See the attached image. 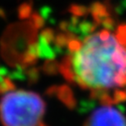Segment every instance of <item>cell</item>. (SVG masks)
I'll list each match as a JSON object with an SVG mask.
<instances>
[{"instance_id":"16","label":"cell","mask_w":126,"mask_h":126,"mask_svg":"<svg viewBox=\"0 0 126 126\" xmlns=\"http://www.w3.org/2000/svg\"><path fill=\"white\" fill-rule=\"evenodd\" d=\"M28 78L31 83H35L39 79V70L37 68H32L28 71Z\"/></svg>"},{"instance_id":"13","label":"cell","mask_w":126,"mask_h":126,"mask_svg":"<svg viewBox=\"0 0 126 126\" xmlns=\"http://www.w3.org/2000/svg\"><path fill=\"white\" fill-rule=\"evenodd\" d=\"M68 52L70 53V54H76V53H79L80 50H81V48H82V44H81V42L79 41V40H78L77 38L76 39H73V40H71L70 42H69V44H68Z\"/></svg>"},{"instance_id":"18","label":"cell","mask_w":126,"mask_h":126,"mask_svg":"<svg viewBox=\"0 0 126 126\" xmlns=\"http://www.w3.org/2000/svg\"><path fill=\"white\" fill-rule=\"evenodd\" d=\"M33 23L35 24V26H36V28H41V27H43L44 26V24H45V21H44V19H42L41 18V16L40 15H38V13H35L34 15H33Z\"/></svg>"},{"instance_id":"10","label":"cell","mask_w":126,"mask_h":126,"mask_svg":"<svg viewBox=\"0 0 126 126\" xmlns=\"http://www.w3.org/2000/svg\"><path fill=\"white\" fill-rule=\"evenodd\" d=\"M69 11L73 16H77V17H84L87 14H89V8L84 6V5H80V4H71L69 7Z\"/></svg>"},{"instance_id":"7","label":"cell","mask_w":126,"mask_h":126,"mask_svg":"<svg viewBox=\"0 0 126 126\" xmlns=\"http://www.w3.org/2000/svg\"><path fill=\"white\" fill-rule=\"evenodd\" d=\"M97 24L95 22H90V21H80L78 25V29H77V36H79L82 41L83 39H85L86 37L90 36L91 33H93L94 31L97 28Z\"/></svg>"},{"instance_id":"1","label":"cell","mask_w":126,"mask_h":126,"mask_svg":"<svg viewBox=\"0 0 126 126\" xmlns=\"http://www.w3.org/2000/svg\"><path fill=\"white\" fill-rule=\"evenodd\" d=\"M84 45L73 56L76 82L82 89L111 88L120 74H126V49L115 36L101 41L98 34L83 39Z\"/></svg>"},{"instance_id":"2","label":"cell","mask_w":126,"mask_h":126,"mask_svg":"<svg viewBox=\"0 0 126 126\" xmlns=\"http://www.w3.org/2000/svg\"><path fill=\"white\" fill-rule=\"evenodd\" d=\"M46 104L39 94L28 90L6 93L0 100V121L3 126H38Z\"/></svg>"},{"instance_id":"9","label":"cell","mask_w":126,"mask_h":126,"mask_svg":"<svg viewBox=\"0 0 126 126\" xmlns=\"http://www.w3.org/2000/svg\"><path fill=\"white\" fill-rule=\"evenodd\" d=\"M42 70L48 76H56L60 72V64L55 60H48L44 63Z\"/></svg>"},{"instance_id":"21","label":"cell","mask_w":126,"mask_h":126,"mask_svg":"<svg viewBox=\"0 0 126 126\" xmlns=\"http://www.w3.org/2000/svg\"><path fill=\"white\" fill-rule=\"evenodd\" d=\"M57 91H58V86L57 85H52L46 90V94L50 97H53L57 95Z\"/></svg>"},{"instance_id":"14","label":"cell","mask_w":126,"mask_h":126,"mask_svg":"<svg viewBox=\"0 0 126 126\" xmlns=\"http://www.w3.org/2000/svg\"><path fill=\"white\" fill-rule=\"evenodd\" d=\"M40 38H41L42 40H44L45 42L49 43V44L54 43V42H55V38H56V37H55V32H54V30L51 29V28H47V29H45L43 32L41 33Z\"/></svg>"},{"instance_id":"19","label":"cell","mask_w":126,"mask_h":126,"mask_svg":"<svg viewBox=\"0 0 126 126\" xmlns=\"http://www.w3.org/2000/svg\"><path fill=\"white\" fill-rule=\"evenodd\" d=\"M30 13H31V6L29 4H24L20 10V16L22 18H27L28 16H30Z\"/></svg>"},{"instance_id":"6","label":"cell","mask_w":126,"mask_h":126,"mask_svg":"<svg viewBox=\"0 0 126 126\" xmlns=\"http://www.w3.org/2000/svg\"><path fill=\"white\" fill-rule=\"evenodd\" d=\"M88 8H89V14H91L93 21L97 25H100L102 21L105 18L110 17V14H111L107 6L104 3L99 1H95L91 3V5Z\"/></svg>"},{"instance_id":"8","label":"cell","mask_w":126,"mask_h":126,"mask_svg":"<svg viewBox=\"0 0 126 126\" xmlns=\"http://www.w3.org/2000/svg\"><path fill=\"white\" fill-rule=\"evenodd\" d=\"M77 35L73 33H59L55 38V48L62 54L63 49L65 47H68V44L71 40L76 39Z\"/></svg>"},{"instance_id":"4","label":"cell","mask_w":126,"mask_h":126,"mask_svg":"<svg viewBox=\"0 0 126 126\" xmlns=\"http://www.w3.org/2000/svg\"><path fill=\"white\" fill-rule=\"evenodd\" d=\"M57 97L68 109L73 110L77 107V99L74 95L72 88L68 84H62L58 86Z\"/></svg>"},{"instance_id":"15","label":"cell","mask_w":126,"mask_h":126,"mask_svg":"<svg viewBox=\"0 0 126 126\" xmlns=\"http://www.w3.org/2000/svg\"><path fill=\"white\" fill-rule=\"evenodd\" d=\"M113 101L114 103L117 102H125L126 101V91L125 90H121V89H117L114 91L113 93Z\"/></svg>"},{"instance_id":"12","label":"cell","mask_w":126,"mask_h":126,"mask_svg":"<svg viewBox=\"0 0 126 126\" xmlns=\"http://www.w3.org/2000/svg\"><path fill=\"white\" fill-rule=\"evenodd\" d=\"M94 107H95V100H93L91 98L82 99L78 106V112L79 114H85L90 110H92Z\"/></svg>"},{"instance_id":"3","label":"cell","mask_w":126,"mask_h":126,"mask_svg":"<svg viewBox=\"0 0 126 126\" xmlns=\"http://www.w3.org/2000/svg\"><path fill=\"white\" fill-rule=\"evenodd\" d=\"M83 126H126V118L112 106H101L91 113Z\"/></svg>"},{"instance_id":"23","label":"cell","mask_w":126,"mask_h":126,"mask_svg":"<svg viewBox=\"0 0 126 126\" xmlns=\"http://www.w3.org/2000/svg\"><path fill=\"white\" fill-rule=\"evenodd\" d=\"M38 126H49V125H47V124H46V123H44V122H43V121H42V122H41V123H40V124H39V125H38Z\"/></svg>"},{"instance_id":"5","label":"cell","mask_w":126,"mask_h":126,"mask_svg":"<svg viewBox=\"0 0 126 126\" xmlns=\"http://www.w3.org/2000/svg\"><path fill=\"white\" fill-rule=\"evenodd\" d=\"M73 56H74L73 54L68 53L63 58L60 64V73L64 77V79L70 83L76 82V76L73 69Z\"/></svg>"},{"instance_id":"11","label":"cell","mask_w":126,"mask_h":126,"mask_svg":"<svg viewBox=\"0 0 126 126\" xmlns=\"http://www.w3.org/2000/svg\"><path fill=\"white\" fill-rule=\"evenodd\" d=\"M115 37L119 45L126 49V23H122L117 26Z\"/></svg>"},{"instance_id":"17","label":"cell","mask_w":126,"mask_h":126,"mask_svg":"<svg viewBox=\"0 0 126 126\" xmlns=\"http://www.w3.org/2000/svg\"><path fill=\"white\" fill-rule=\"evenodd\" d=\"M115 19H113L111 16L110 17H107V18H105L103 21H102V23L100 24V25H102V27L105 29V30H113L114 28H115Z\"/></svg>"},{"instance_id":"22","label":"cell","mask_w":126,"mask_h":126,"mask_svg":"<svg viewBox=\"0 0 126 126\" xmlns=\"http://www.w3.org/2000/svg\"><path fill=\"white\" fill-rule=\"evenodd\" d=\"M60 29L65 33H69V29H70V21H62L59 25Z\"/></svg>"},{"instance_id":"20","label":"cell","mask_w":126,"mask_h":126,"mask_svg":"<svg viewBox=\"0 0 126 126\" xmlns=\"http://www.w3.org/2000/svg\"><path fill=\"white\" fill-rule=\"evenodd\" d=\"M98 34V36H99V38H100V40L101 41H107L109 38H110V36H111V34H110V32L109 31H107V30H101L100 32H98L97 33Z\"/></svg>"}]
</instances>
